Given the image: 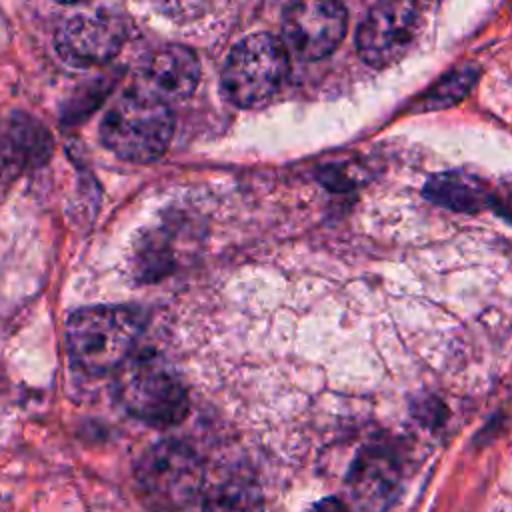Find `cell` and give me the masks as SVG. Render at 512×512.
I'll use <instances>...</instances> for the list:
<instances>
[{
  "label": "cell",
  "instance_id": "cell-1",
  "mask_svg": "<svg viewBox=\"0 0 512 512\" xmlns=\"http://www.w3.org/2000/svg\"><path fill=\"white\" fill-rule=\"evenodd\" d=\"M142 318L128 306H86L74 310L64 328L70 362L90 376L118 370L132 354Z\"/></svg>",
  "mask_w": 512,
  "mask_h": 512
},
{
  "label": "cell",
  "instance_id": "cell-2",
  "mask_svg": "<svg viewBox=\"0 0 512 512\" xmlns=\"http://www.w3.org/2000/svg\"><path fill=\"white\" fill-rule=\"evenodd\" d=\"M174 132V116L166 102L148 90H128L106 110L100 140L118 158L152 162L160 158Z\"/></svg>",
  "mask_w": 512,
  "mask_h": 512
},
{
  "label": "cell",
  "instance_id": "cell-3",
  "mask_svg": "<svg viewBox=\"0 0 512 512\" xmlns=\"http://www.w3.org/2000/svg\"><path fill=\"white\" fill-rule=\"evenodd\" d=\"M116 396L130 416L156 428L174 426L188 412L182 378L156 354L128 358L118 368Z\"/></svg>",
  "mask_w": 512,
  "mask_h": 512
},
{
  "label": "cell",
  "instance_id": "cell-4",
  "mask_svg": "<svg viewBox=\"0 0 512 512\" xmlns=\"http://www.w3.org/2000/svg\"><path fill=\"white\" fill-rule=\"evenodd\" d=\"M136 486L154 512H180L204 488V468L198 454L176 440L154 444L136 464Z\"/></svg>",
  "mask_w": 512,
  "mask_h": 512
},
{
  "label": "cell",
  "instance_id": "cell-5",
  "mask_svg": "<svg viewBox=\"0 0 512 512\" xmlns=\"http://www.w3.org/2000/svg\"><path fill=\"white\" fill-rule=\"evenodd\" d=\"M290 60L282 40L258 32L242 38L230 50L222 70L224 96L240 108L270 100L288 76Z\"/></svg>",
  "mask_w": 512,
  "mask_h": 512
},
{
  "label": "cell",
  "instance_id": "cell-6",
  "mask_svg": "<svg viewBox=\"0 0 512 512\" xmlns=\"http://www.w3.org/2000/svg\"><path fill=\"white\" fill-rule=\"evenodd\" d=\"M418 26L420 10L416 0H378L356 32L360 58L374 68L396 64L412 48Z\"/></svg>",
  "mask_w": 512,
  "mask_h": 512
},
{
  "label": "cell",
  "instance_id": "cell-7",
  "mask_svg": "<svg viewBox=\"0 0 512 512\" xmlns=\"http://www.w3.org/2000/svg\"><path fill=\"white\" fill-rule=\"evenodd\" d=\"M348 12L342 0H294L284 16V48L300 60L332 54L346 36Z\"/></svg>",
  "mask_w": 512,
  "mask_h": 512
},
{
  "label": "cell",
  "instance_id": "cell-8",
  "mask_svg": "<svg viewBox=\"0 0 512 512\" xmlns=\"http://www.w3.org/2000/svg\"><path fill=\"white\" fill-rule=\"evenodd\" d=\"M126 40L124 22L108 12H80L60 24L54 46L60 58L76 68L108 64Z\"/></svg>",
  "mask_w": 512,
  "mask_h": 512
},
{
  "label": "cell",
  "instance_id": "cell-9",
  "mask_svg": "<svg viewBox=\"0 0 512 512\" xmlns=\"http://www.w3.org/2000/svg\"><path fill=\"white\" fill-rule=\"evenodd\" d=\"M346 490L358 512H388L402 492L400 456L384 444L362 446L346 474Z\"/></svg>",
  "mask_w": 512,
  "mask_h": 512
},
{
  "label": "cell",
  "instance_id": "cell-10",
  "mask_svg": "<svg viewBox=\"0 0 512 512\" xmlns=\"http://www.w3.org/2000/svg\"><path fill=\"white\" fill-rule=\"evenodd\" d=\"M52 154L46 126L22 110L0 112V180H12L42 166Z\"/></svg>",
  "mask_w": 512,
  "mask_h": 512
},
{
  "label": "cell",
  "instance_id": "cell-11",
  "mask_svg": "<svg viewBox=\"0 0 512 512\" xmlns=\"http://www.w3.org/2000/svg\"><path fill=\"white\" fill-rule=\"evenodd\" d=\"M146 90L162 102H178L188 98L200 80V62L194 50L182 44H166L158 48L144 70Z\"/></svg>",
  "mask_w": 512,
  "mask_h": 512
},
{
  "label": "cell",
  "instance_id": "cell-12",
  "mask_svg": "<svg viewBox=\"0 0 512 512\" xmlns=\"http://www.w3.org/2000/svg\"><path fill=\"white\" fill-rule=\"evenodd\" d=\"M424 196L456 212H478L488 202L486 186L464 172L434 174L424 186Z\"/></svg>",
  "mask_w": 512,
  "mask_h": 512
},
{
  "label": "cell",
  "instance_id": "cell-13",
  "mask_svg": "<svg viewBox=\"0 0 512 512\" xmlns=\"http://www.w3.org/2000/svg\"><path fill=\"white\" fill-rule=\"evenodd\" d=\"M202 512H266L262 494L252 480L226 478L208 486Z\"/></svg>",
  "mask_w": 512,
  "mask_h": 512
},
{
  "label": "cell",
  "instance_id": "cell-14",
  "mask_svg": "<svg viewBox=\"0 0 512 512\" xmlns=\"http://www.w3.org/2000/svg\"><path fill=\"white\" fill-rule=\"evenodd\" d=\"M474 80H476V72H468V70L456 72L432 90L430 102H436L434 106H444V104L456 102L470 90Z\"/></svg>",
  "mask_w": 512,
  "mask_h": 512
},
{
  "label": "cell",
  "instance_id": "cell-15",
  "mask_svg": "<svg viewBox=\"0 0 512 512\" xmlns=\"http://www.w3.org/2000/svg\"><path fill=\"white\" fill-rule=\"evenodd\" d=\"M312 512H350V508L342 500H338V498H326V500L318 502L312 508Z\"/></svg>",
  "mask_w": 512,
  "mask_h": 512
},
{
  "label": "cell",
  "instance_id": "cell-16",
  "mask_svg": "<svg viewBox=\"0 0 512 512\" xmlns=\"http://www.w3.org/2000/svg\"><path fill=\"white\" fill-rule=\"evenodd\" d=\"M58 2H66V4H70V2H82V0H58Z\"/></svg>",
  "mask_w": 512,
  "mask_h": 512
}]
</instances>
